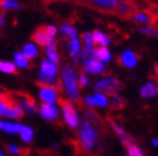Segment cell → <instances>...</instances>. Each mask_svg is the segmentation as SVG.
<instances>
[{"label":"cell","instance_id":"obj_33","mask_svg":"<svg viewBox=\"0 0 158 156\" xmlns=\"http://www.w3.org/2000/svg\"><path fill=\"white\" fill-rule=\"evenodd\" d=\"M83 41H84L85 49H92L93 48V45H94V41H93V37H92L91 33H85L83 35Z\"/></svg>","mask_w":158,"mask_h":156},{"label":"cell","instance_id":"obj_17","mask_svg":"<svg viewBox=\"0 0 158 156\" xmlns=\"http://www.w3.org/2000/svg\"><path fill=\"white\" fill-rule=\"evenodd\" d=\"M94 56L101 63H109L111 60V53L106 47H99L94 49Z\"/></svg>","mask_w":158,"mask_h":156},{"label":"cell","instance_id":"obj_34","mask_svg":"<svg viewBox=\"0 0 158 156\" xmlns=\"http://www.w3.org/2000/svg\"><path fill=\"white\" fill-rule=\"evenodd\" d=\"M89 84H90V79H89V77L85 75L84 72H82L79 76V85L81 87H86Z\"/></svg>","mask_w":158,"mask_h":156},{"label":"cell","instance_id":"obj_25","mask_svg":"<svg viewBox=\"0 0 158 156\" xmlns=\"http://www.w3.org/2000/svg\"><path fill=\"white\" fill-rule=\"evenodd\" d=\"M127 156H145L143 150L137 144L127 145Z\"/></svg>","mask_w":158,"mask_h":156},{"label":"cell","instance_id":"obj_13","mask_svg":"<svg viewBox=\"0 0 158 156\" xmlns=\"http://www.w3.org/2000/svg\"><path fill=\"white\" fill-rule=\"evenodd\" d=\"M40 113L42 117H44L47 120H54L58 116L57 108L54 105H49V104H42L40 108Z\"/></svg>","mask_w":158,"mask_h":156},{"label":"cell","instance_id":"obj_27","mask_svg":"<svg viewBox=\"0 0 158 156\" xmlns=\"http://www.w3.org/2000/svg\"><path fill=\"white\" fill-rule=\"evenodd\" d=\"M92 97H93V99H94L95 105L97 106L106 107V106H108V104H109V99H108V97H106V95H103V94L95 93Z\"/></svg>","mask_w":158,"mask_h":156},{"label":"cell","instance_id":"obj_16","mask_svg":"<svg viewBox=\"0 0 158 156\" xmlns=\"http://www.w3.org/2000/svg\"><path fill=\"white\" fill-rule=\"evenodd\" d=\"M18 105L20 106V108L23 111H27V113H35L37 111L36 103H35L34 98H31V96H27V95L20 99Z\"/></svg>","mask_w":158,"mask_h":156},{"label":"cell","instance_id":"obj_40","mask_svg":"<svg viewBox=\"0 0 158 156\" xmlns=\"http://www.w3.org/2000/svg\"><path fill=\"white\" fill-rule=\"evenodd\" d=\"M5 97H6V95L0 92V103H2L3 100H5Z\"/></svg>","mask_w":158,"mask_h":156},{"label":"cell","instance_id":"obj_28","mask_svg":"<svg viewBox=\"0 0 158 156\" xmlns=\"http://www.w3.org/2000/svg\"><path fill=\"white\" fill-rule=\"evenodd\" d=\"M20 136L21 139L26 143H31L33 139V129L29 126H23L20 131Z\"/></svg>","mask_w":158,"mask_h":156},{"label":"cell","instance_id":"obj_26","mask_svg":"<svg viewBox=\"0 0 158 156\" xmlns=\"http://www.w3.org/2000/svg\"><path fill=\"white\" fill-rule=\"evenodd\" d=\"M15 64L20 68H26L29 65V59L25 57L23 53H17L15 55Z\"/></svg>","mask_w":158,"mask_h":156},{"label":"cell","instance_id":"obj_29","mask_svg":"<svg viewBox=\"0 0 158 156\" xmlns=\"http://www.w3.org/2000/svg\"><path fill=\"white\" fill-rule=\"evenodd\" d=\"M23 125L20 124H15V123H3V128L7 133L10 134H15V133H20Z\"/></svg>","mask_w":158,"mask_h":156},{"label":"cell","instance_id":"obj_1","mask_svg":"<svg viewBox=\"0 0 158 156\" xmlns=\"http://www.w3.org/2000/svg\"><path fill=\"white\" fill-rule=\"evenodd\" d=\"M62 81L64 88L66 90L69 98L73 102H79L80 92H79V76L75 68L71 65H65L62 70Z\"/></svg>","mask_w":158,"mask_h":156},{"label":"cell","instance_id":"obj_41","mask_svg":"<svg viewBox=\"0 0 158 156\" xmlns=\"http://www.w3.org/2000/svg\"><path fill=\"white\" fill-rule=\"evenodd\" d=\"M155 72H156V74H157V76H158V65H155Z\"/></svg>","mask_w":158,"mask_h":156},{"label":"cell","instance_id":"obj_30","mask_svg":"<svg viewBox=\"0 0 158 156\" xmlns=\"http://www.w3.org/2000/svg\"><path fill=\"white\" fill-rule=\"evenodd\" d=\"M109 104L113 108H122L125 106V100L117 94V95H112L111 96V98L109 100Z\"/></svg>","mask_w":158,"mask_h":156},{"label":"cell","instance_id":"obj_31","mask_svg":"<svg viewBox=\"0 0 158 156\" xmlns=\"http://www.w3.org/2000/svg\"><path fill=\"white\" fill-rule=\"evenodd\" d=\"M6 148L11 154H16V155H20V156L29 155V150H23V148H19V147L15 146V145H8V146H6Z\"/></svg>","mask_w":158,"mask_h":156},{"label":"cell","instance_id":"obj_10","mask_svg":"<svg viewBox=\"0 0 158 156\" xmlns=\"http://www.w3.org/2000/svg\"><path fill=\"white\" fill-rule=\"evenodd\" d=\"M120 63L122 66L127 67V68H134L138 64V56L135 51L126 50L120 56Z\"/></svg>","mask_w":158,"mask_h":156},{"label":"cell","instance_id":"obj_32","mask_svg":"<svg viewBox=\"0 0 158 156\" xmlns=\"http://www.w3.org/2000/svg\"><path fill=\"white\" fill-rule=\"evenodd\" d=\"M138 31L140 33H143L145 36H150V37H158V30L155 29L154 27H139Z\"/></svg>","mask_w":158,"mask_h":156},{"label":"cell","instance_id":"obj_19","mask_svg":"<svg viewBox=\"0 0 158 156\" xmlns=\"http://www.w3.org/2000/svg\"><path fill=\"white\" fill-rule=\"evenodd\" d=\"M46 56L48 58L49 61H52L54 64H60V56H58V53L56 50V47L55 46H48V47H46Z\"/></svg>","mask_w":158,"mask_h":156},{"label":"cell","instance_id":"obj_44","mask_svg":"<svg viewBox=\"0 0 158 156\" xmlns=\"http://www.w3.org/2000/svg\"><path fill=\"white\" fill-rule=\"evenodd\" d=\"M46 1H47V0H46Z\"/></svg>","mask_w":158,"mask_h":156},{"label":"cell","instance_id":"obj_8","mask_svg":"<svg viewBox=\"0 0 158 156\" xmlns=\"http://www.w3.org/2000/svg\"><path fill=\"white\" fill-rule=\"evenodd\" d=\"M40 97L44 104H49L54 105L57 102V93L54 87L51 86H40Z\"/></svg>","mask_w":158,"mask_h":156},{"label":"cell","instance_id":"obj_38","mask_svg":"<svg viewBox=\"0 0 158 156\" xmlns=\"http://www.w3.org/2000/svg\"><path fill=\"white\" fill-rule=\"evenodd\" d=\"M5 22H6V19H5L3 15H0V27H2L3 25H5Z\"/></svg>","mask_w":158,"mask_h":156},{"label":"cell","instance_id":"obj_42","mask_svg":"<svg viewBox=\"0 0 158 156\" xmlns=\"http://www.w3.org/2000/svg\"><path fill=\"white\" fill-rule=\"evenodd\" d=\"M2 128H3V123L0 120V129H2Z\"/></svg>","mask_w":158,"mask_h":156},{"label":"cell","instance_id":"obj_22","mask_svg":"<svg viewBox=\"0 0 158 156\" xmlns=\"http://www.w3.org/2000/svg\"><path fill=\"white\" fill-rule=\"evenodd\" d=\"M37 53H38V51H37V48L33 45V44H26V45L24 46L23 54H24L25 57L28 58V59H33V58L36 57Z\"/></svg>","mask_w":158,"mask_h":156},{"label":"cell","instance_id":"obj_11","mask_svg":"<svg viewBox=\"0 0 158 156\" xmlns=\"http://www.w3.org/2000/svg\"><path fill=\"white\" fill-rule=\"evenodd\" d=\"M140 96L143 98H154L158 96V85L154 81H147L139 90Z\"/></svg>","mask_w":158,"mask_h":156},{"label":"cell","instance_id":"obj_6","mask_svg":"<svg viewBox=\"0 0 158 156\" xmlns=\"http://www.w3.org/2000/svg\"><path fill=\"white\" fill-rule=\"evenodd\" d=\"M31 39H33L36 44H38V45H40V46H45V47H48V46H55V42H56V40H55L54 37L48 36V35L44 31L43 27L38 28V29L33 33Z\"/></svg>","mask_w":158,"mask_h":156},{"label":"cell","instance_id":"obj_39","mask_svg":"<svg viewBox=\"0 0 158 156\" xmlns=\"http://www.w3.org/2000/svg\"><path fill=\"white\" fill-rule=\"evenodd\" d=\"M152 146H154V147H158V139H157V138H152Z\"/></svg>","mask_w":158,"mask_h":156},{"label":"cell","instance_id":"obj_43","mask_svg":"<svg viewBox=\"0 0 158 156\" xmlns=\"http://www.w3.org/2000/svg\"><path fill=\"white\" fill-rule=\"evenodd\" d=\"M0 116H1V114H0Z\"/></svg>","mask_w":158,"mask_h":156},{"label":"cell","instance_id":"obj_5","mask_svg":"<svg viewBox=\"0 0 158 156\" xmlns=\"http://www.w3.org/2000/svg\"><path fill=\"white\" fill-rule=\"evenodd\" d=\"M83 70H84V72H88L91 75H99L106 70V66L100 60L93 57L86 61H83Z\"/></svg>","mask_w":158,"mask_h":156},{"label":"cell","instance_id":"obj_15","mask_svg":"<svg viewBox=\"0 0 158 156\" xmlns=\"http://www.w3.org/2000/svg\"><path fill=\"white\" fill-rule=\"evenodd\" d=\"M92 37H93L94 44L100 45L101 47H108L111 44V38L106 33H102L101 30H94L92 33Z\"/></svg>","mask_w":158,"mask_h":156},{"label":"cell","instance_id":"obj_20","mask_svg":"<svg viewBox=\"0 0 158 156\" xmlns=\"http://www.w3.org/2000/svg\"><path fill=\"white\" fill-rule=\"evenodd\" d=\"M61 33L63 36L67 37V38H75V37H77V35H76V29L72 26V25L70 24H63L61 26Z\"/></svg>","mask_w":158,"mask_h":156},{"label":"cell","instance_id":"obj_23","mask_svg":"<svg viewBox=\"0 0 158 156\" xmlns=\"http://www.w3.org/2000/svg\"><path fill=\"white\" fill-rule=\"evenodd\" d=\"M0 72H6V74H16L17 69H16V65L14 63L0 60Z\"/></svg>","mask_w":158,"mask_h":156},{"label":"cell","instance_id":"obj_12","mask_svg":"<svg viewBox=\"0 0 158 156\" xmlns=\"http://www.w3.org/2000/svg\"><path fill=\"white\" fill-rule=\"evenodd\" d=\"M89 2L93 6L100 8V9L106 10V11H113L117 9L119 0H88Z\"/></svg>","mask_w":158,"mask_h":156},{"label":"cell","instance_id":"obj_35","mask_svg":"<svg viewBox=\"0 0 158 156\" xmlns=\"http://www.w3.org/2000/svg\"><path fill=\"white\" fill-rule=\"evenodd\" d=\"M86 117H88L89 122H98L99 120V117H98L97 113H94L93 111H91V109H89V111H86Z\"/></svg>","mask_w":158,"mask_h":156},{"label":"cell","instance_id":"obj_37","mask_svg":"<svg viewBox=\"0 0 158 156\" xmlns=\"http://www.w3.org/2000/svg\"><path fill=\"white\" fill-rule=\"evenodd\" d=\"M84 103L86 104L88 106H90V107H95V102L94 99H93V97L92 96H85L84 97Z\"/></svg>","mask_w":158,"mask_h":156},{"label":"cell","instance_id":"obj_36","mask_svg":"<svg viewBox=\"0 0 158 156\" xmlns=\"http://www.w3.org/2000/svg\"><path fill=\"white\" fill-rule=\"evenodd\" d=\"M43 29H44V31L51 37H54L55 35H56V33H57V29H56V27H54V26H46V27H43Z\"/></svg>","mask_w":158,"mask_h":156},{"label":"cell","instance_id":"obj_9","mask_svg":"<svg viewBox=\"0 0 158 156\" xmlns=\"http://www.w3.org/2000/svg\"><path fill=\"white\" fill-rule=\"evenodd\" d=\"M69 53H70V56L74 61V64L79 63L82 51H81V42H80V39L77 37L70 39V41H69Z\"/></svg>","mask_w":158,"mask_h":156},{"label":"cell","instance_id":"obj_4","mask_svg":"<svg viewBox=\"0 0 158 156\" xmlns=\"http://www.w3.org/2000/svg\"><path fill=\"white\" fill-rule=\"evenodd\" d=\"M60 105L62 107V111H63V116L65 123L67 124V126L71 128H77L80 125V118L77 115L75 107L73 106L72 103H70L69 100L65 99H60L58 100Z\"/></svg>","mask_w":158,"mask_h":156},{"label":"cell","instance_id":"obj_24","mask_svg":"<svg viewBox=\"0 0 158 156\" xmlns=\"http://www.w3.org/2000/svg\"><path fill=\"white\" fill-rule=\"evenodd\" d=\"M116 10H118L119 14L122 16H129L132 11V8L127 1H119Z\"/></svg>","mask_w":158,"mask_h":156},{"label":"cell","instance_id":"obj_7","mask_svg":"<svg viewBox=\"0 0 158 156\" xmlns=\"http://www.w3.org/2000/svg\"><path fill=\"white\" fill-rule=\"evenodd\" d=\"M109 124H110V126L112 127L113 132L116 133L117 136L120 138V141L122 142V144H125L126 146H127V145H129V144H132V142L136 141V138L129 135V134L126 132V129L123 128L121 125H119L118 123H116V122H113V120L109 119Z\"/></svg>","mask_w":158,"mask_h":156},{"label":"cell","instance_id":"obj_21","mask_svg":"<svg viewBox=\"0 0 158 156\" xmlns=\"http://www.w3.org/2000/svg\"><path fill=\"white\" fill-rule=\"evenodd\" d=\"M20 3L16 0H0V9L2 10H14L20 8Z\"/></svg>","mask_w":158,"mask_h":156},{"label":"cell","instance_id":"obj_18","mask_svg":"<svg viewBox=\"0 0 158 156\" xmlns=\"http://www.w3.org/2000/svg\"><path fill=\"white\" fill-rule=\"evenodd\" d=\"M132 19L141 25H150L152 24V16L143 11H138L132 15Z\"/></svg>","mask_w":158,"mask_h":156},{"label":"cell","instance_id":"obj_2","mask_svg":"<svg viewBox=\"0 0 158 156\" xmlns=\"http://www.w3.org/2000/svg\"><path fill=\"white\" fill-rule=\"evenodd\" d=\"M80 145L85 152H91L98 142V132L89 120L84 119L79 133Z\"/></svg>","mask_w":158,"mask_h":156},{"label":"cell","instance_id":"obj_14","mask_svg":"<svg viewBox=\"0 0 158 156\" xmlns=\"http://www.w3.org/2000/svg\"><path fill=\"white\" fill-rule=\"evenodd\" d=\"M40 72L48 77H57V65L49 60H44L40 65Z\"/></svg>","mask_w":158,"mask_h":156},{"label":"cell","instance_id":"obj_3","mask_svg":"<svg viewBox=\"0 0 158 156\" xmlns=\"http://www.w3.org/2000/svg\"><path fill=\"white\" fill-rule=\"evenodd\" d=\"M123 87L122 83L116 77H103L94 83V89L97 93L103 94L106 96L117 95Z\"/></svg>","mask_w":158,"mask_h":156}]
</instances>
